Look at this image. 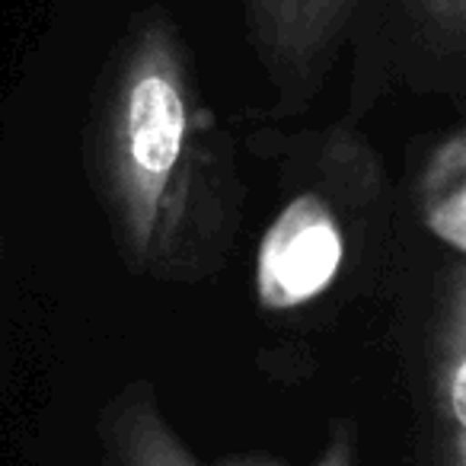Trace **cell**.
<instances>
[{"label": "cell", "instance_id": "2", "mask_svg": "<svg viewBox=\"0 0 466 466\" xmlns=\"http://www.w3.org/2000/svg\"><path fill=\"white\" fill-rule=\"evenodd\" d=\"M387 163L355 122L307 128L281 157L279 205L253 253V300L279 326H329L368 294L393 233Z\"/></svg>", "mask_w": 466, "mask_h": 466}, {"label": "cell", "instance_id": "1", "mask_svg": "<svg viewBox=\"0 0 466 466\" xmlns=\"http://www.w3.org/2000/svg\"><path fill=\"white\" fill-rule=\"evenodd\" d=\"M86 169L128 275L195 288L224 272L247 186L192 46L160 4L137 10L106 55L90 99Z\"/></svg>", "mask_w": 466, "mask_h": 466}, {"label": "cell", "instance_id": "6", "mask_svg": "<svg viewBox=\"0 0 466 466\" xmlns=\"http://www.w3.org/2000/svg\"><path fill=\"white\" fill-rule=\"evenodd\" d=\"M412 208L419 227L444 249L466 259V131L451 125L441 131L415 163Z\"/></svg>", "mask_w": 466, "mask_h": 466}, {"label": "cell", "instance_id": "3", "mask_svg": "<svg viewBox=\"0 0 466 466\" xmlns=\"http://www.w3.org/2000/svg\"><path fill=\"white\" fill-rule=\"evenodd\" d=\"M412 444V466H466V259L457 256H444L428 288Z\"/></svg>", "mask_w": 466, "mask_h": 466}, {"label": "cell", "instance_id": "7", "mask_svg": "<svg viewBox=\"0 0 466 466\" xmlns=\"http://www.w3.org/2000/svg\"><path fill=\"white\" fill-rule=\"evenodd\" d=\"M415 42L438 61L466 52V0H400Z\"/></svg>", "mask_w": 466, "mask_h": 466}, {"label": "cell", "instance_id": "5", "mask_svg": "<svg viewBox=\"0 0 466 466\" xmlns=\"http://www.w3.org/2000/svg\"><path fill=\"white\" fill-rule=\"evenodd\" d=\"M96 438L103 466H294L272 453H230L201 460L186 444L147 380H131L99 409ZM304 466H358V428L351 419H332L319 453Z\"/></svg>", "mask_w": 466, "mask_h": 466}, {"label": "cell", "instance_id": "4", "mask_svg": "<svg viewBox=\"0 0 466 466\" xmlns=\"http://www.w3.org/2000/svg\"><path fill=\"white\" fill-rule=\"evenodd\" d=\"M364 0H243V26L275 90V112H300L326 84Z\"/></svg>", "mask_w": 466, "mask_h": 466}]
</instances>
